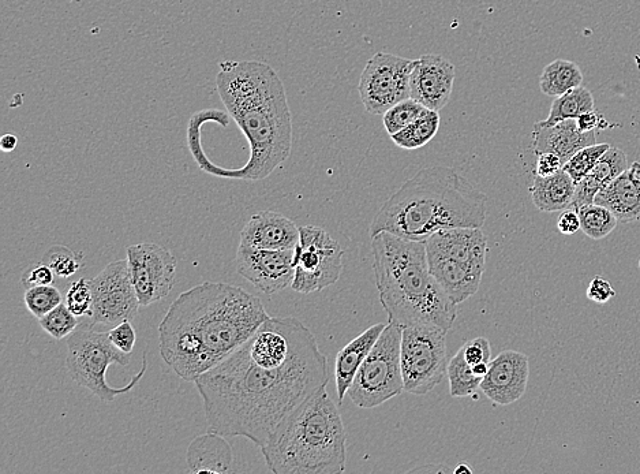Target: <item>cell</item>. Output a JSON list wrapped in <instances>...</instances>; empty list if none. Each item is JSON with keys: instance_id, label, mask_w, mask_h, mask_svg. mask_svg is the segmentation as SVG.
<instances>
[{"instance_id": "obj_26", "label": "cell", "mask_w": 640, "mask_h": 474, "mask_svg": "<svg viewBox=\"0 0 640 474\" xmlns=\"http://www.w3.org/2000/svg\"><path fill=\"white\" fill-rule=\"evenodd\" d=\"M583 73L575 62L556 59L545 67L540 77L541 92L546 96L559 97L571 89L582 87Z\"/></svg>"}, {"instance_id": "obj_17", "label": "cell", "mask_w": 640, "mask_h": 474, "mask_svg": "<svg viewBox=\"0 0 640 474\" xmlns=\"http://www.w3.org/2000/svg\"><path fill=\"white\" fill-rule=\"evenodd\" d=\"M428 255H439L484 270L488 237L482 227L440 230L425 241Z\"/></svg>"}, {"instance_id": "obj_22", "label": "cell", "mask_w": 640, "mask_h": 474, "mask_svg": "<svg viewBox=\"0 0 640 474\" xmlns=\"http://www.w3.org/2000/svg\"><path fill=\"white\" fill-rule=\"evenodd\" d=\"M385 327H387L385 323L374 324L339 350L335 361V382L339 405H342L359 368L368 357L370 350L376 345L378 338L383 334Z\"/></svg>"}, {"instance_id": "obj_27", "label": "cell", "mask_w": 640, "mask_h": 474, "mask_svg": "<svg viewBox=\"0 0 640 474\" xmlns=\"http://www.w3.org/2000/svg\"><path fill=\"white\" fill-rule=\"evenodd\" d=\"M593 110H595L593 93L585 87H578L556 97L550 107L549 117L537 123L540 126H553L567 119L579 118L580 115Z\"/></svg>"}, {"instance_id": "obj_30", "label": "cell", "mask_w": 640, "mask_h": 474, "mask_svg": "<svg viewBox=\"0 0 640 474\" xmlns=\"http://www.w3.org/2000/svg\"><path fill=\"white\" fill-rule=\"evenodd\" d=\"M578 214L582 226L580 230L591 240H604L619 225V219L615 214L600 204L585 205L578 209Z\"/></svg>"}, {"instance_id": "obj_11", "label": "cell", "mask_w": 640, "mask_h": 474, "mask_svg": "<svg viewBox=\"0 0 640 474\" xmlns=\"http://www.w3.org/2000/svg\"><path fill=\"white\" fill-rule=\"evenodd\" d=\"M415 61L378 52L366 63L358 91L369 114L384 115L395 104L410 99V77Z\"/></svg>"}, {"instance_id": "obj_34", "label": "cell", "mask_w": 640, "mask_h": 474, "mask_svg": "<svg viewBox=\"0 0 640 474\" xmlns=\"http://www.w3.org/2000/svg\"><path fill=\"white\" fill-rule=\"evenodd\" d=\"M610 148L609 144H594L580 149L567 163L563 169L574 179L575 184H579L583 178L587 177L594 169L595 164L600 162L602 155Z\"/></svg>"}, {"instance_id": "obj_15", "label": "cell", "mask_w": 640, "mask_h": 474, "mask_svg": "<svg viewBox=\"0 0 640 474\" xmlns=\"http://www.w3.org/2000/svg\"><path fill=\"white\" fill-rule=\"evenodd\" d=\"M455 77V66L447 59L434 54L422 55L415 61L411 73V99L440 113L451 99Z\"/></svg>"}, {"instance_id": "obj_35", "label": "cell", "mask_w": 640, "mask_h": 474, "mask_svg": "<svg viewBox=\"0 0 640 474\" xmlns=\"http://www.w3.org/2000/svg\"><path fill=\"white\" fill-rule=\"evenodd\" d=\"M67 308L77 317H91L93 311L92 279L81 278L71 283L66 294Z\"/></svg>"}, {"instance_id": "obj_39", "label": "cell", "mask_w": 640, "mask_h": 474, "mask_svg": "<svg viewBox=\"0 0 640 474\" xmlns=\"http://www.w3.org/2000/svg\"><path fill=\"white\" fill-rule=\"evenodd\" d=\"M55 272L47 263L33 264L28 271L22 275L21 283L25 289L31 287L52 285L55 281Z\"/></svg>"}, {"instance_id": "obj_32", "label": "cell", "mask_w": 640, "mask_h": 474, "mask_svg": "<svg viewBox=\"0 0 640 474\" xmlns=\"http://www.w3.org/2000/svg\"><path fill=\"white\" fill-rule=\"evenodd\" d=\"M62 300L61 291L52 285L31 287V289H26L24 296L26 308L37 319L54 311L56 306L62 304Z\"/></svg>"}, {"instance_id": "obj_37", "label": "cell", "mask_w": 640, "mask_h": 474, "mask_svg": "<svg viewBox=\"0 0 640 474\" xmlns=\"http://www.w3.org/2000/svg\"><path fill=\"white\" fill-rule=\"evenodd\" d=\"M460 349H462L464 360L470 367L489 364L492 361V347L486 338H475L473 341L464 343Z\"/></svg>"}, {"instance_id": "obj_25", "label": "cell", "mask_w": 640, "mask_h": 474, "mask_svg": "<svg viewBox=\"0 0 640 474\" xmlns=\"http://www.w3.org/2000/svg\"><path fill=\"white\" fill-rule=\"evenodd\" d=\"M575 188L574 179L564 169L550 177L535 175L530 186L531 199L541 212H560L572 207Z\"/></svg>"}, {"instance_id": "obj_8", "label": "cell", "mask_w": 640, "mask_h": 474, "mask_svg": "<svg viewBox=\"0 0 640 474\" xmlns=\"http://www.w3.org/2000/svg\"><path fill=\"white\" fill-rule=\"evenodd\" d=\"M400 343L402 327L389 323L348 388V397L358 408H377L403 393Z\"/></svg>"}, {"instance_id": "obj_9", "label": "cell", "mask_w": 640, "mask_h": 474, "mask_svg": "<svg viewBox=\"0 0 640 474\" xmlns=\"http://www.w3.org/2000/svg\"><path fill=\"white\" fill-rule=\"evenodd\" d=\"M400 361L404 391L430 393L448 375L447 331L429 326L402 328Z\"/></svg>"}, {"instance_id": "obj_12", "label": "cell", "mask_w": 640, "mask_h": 474, "mask_svg": "<svg viewBox=\"0 0 640 474\" xmlns=\"http://www.w3.org/2000/svg\"><path fill=\"white\" fill-rule=\"evenodd\" d=\"M93 311L91 322L104 327L132 320L138 315L140 300L126 260L108 264L92 279Z\"/></svg>"}, {"instance_id": "obj_36", "label": "cell", "mask_w": 640, "mask_h": 474, "mask_svg": "<svg viewBox=\"0 0 640 474\" xmlns=\"http://www.w3.org/2000/svg\"><path fill=\"white\" fill-rule=\"evenodd\" d=\"M48 266L54 270L58 278H71L81 270V256H77L73 250L66 246H55L46 255Z\"/></svg>"}, {"instance_id": "obj_33", "label": "cell", "mask_w": 640, "mask_h": 474, "mask_svg": "<svg viewBox=\"0 0 640 474\" xmlns=\"http://www.w3.org/2000/svg\"><path fill=\"white\" fill-rule=\"evenodd\" d=\"M78 317L67 308L66 304L56 306L54 311L39 319L40 327L56 341L69 338L76 328L80 326Z\"/></svg>"}, {"instance_id": "obj_7", "label": "cell", "mask_w": 640, "mask_h": 474, "mask_svg": "<svg viewBox=\"0 0 640 474\" xmlns=\"http://www.w3.org/2000/svg\"><path fill=\"white\" fill-rule=\"evenodd\" d=\"M132 354L121 352L111 342L108 332H97L92 322L81 323L67 339L66 368L71 379L103 402L115 401L129 394L144 378L148 369L147 354L142 357L140 372L125 387L115 388L107 383V371L112 364L127 367Z\"/></svg>"}, {"instance_id": "obj_1", "label": "cell", "mask_w": 640, "mask_h": 474, "mask_svg": "<svg viewBox=\"0 0 640 474\" xmlns=\"http://www.w3.org/2000/svg\"><path fill=\"white\" fill-rule=\"evenodd\" d=\"M329 382L327 357L295 317H269L237 352L196 380L209 431L263 449L276 428Z\"/></svg>"}, {"instance_id": "obj_43", "label": "cell", "mask_w": 640, "mask_h": 474, "mask_svg": "<svg viewBox=\"0 0 640 474\" xmlns=\"http://www.w3.org/2000/svg\"><path fill=\"white\" fill-rule=\"evenodd\" d=\"M576 123H578L580 132L585 133L594 132V130L598 129L609 128V123L606 122L605 118L595 110L587 111V113L580 115L579 118H576Z\"/></svg>"}, {"instance_id": "obj_42", "label": "cell", "mask_w": 640, "mask_h": 474, "mask_svg": "<svg viewBox=\"0 0 640 474\" xmlns=\"http://www.w3.org/2000/svg\"><path fill=\"white\" fill-rule=\"evenodd\" d=\"M557 229L561 234L574 235L578 233L582 226H580V218L578 211L574 208L564 209L561 211L559 220H557Z\"/></svg>"}, {"instance_id": "obj_28", "label": "cell", "mask_w": 640, "mask_h": 474, "mask_svg": "<svg viewBox=\"0 0 640 474\" xmlns=\"http://www.w3.org/2000/svg\"><path fill=\"white\" fill-rule=\"evenodd\" d=\"M440 129V114L437 111L428 110L425 114L411 123L400 132L391 136L396 147L414 151L425 147L436 137Z\"/></svg>"}, {"instance_id": "obj_16", "label": "cell", "mask_w": 640, "mask_h": 474, "mask_svg": "<svg viewBox=\"0 0 640 474\" xmlns=\"http://www.w3.org/2000/svg\"><path fill=\"white\" fill-rule=\"evenodd\" d=\"M530 365L526 354L507 350L490 361L479 390L496 405H511L525 395Z\"/></svg>"}, {"instance_id": "obj_18", "label": "cell", "mask_w": 640, "mask_h": 474, "mask_svg": "<svg viewBox=\"0 0 640 474\" xmlns=\"http://www.w3.org/2000/svg\"><path fill=\"white\" fill-rule=\"evenodd\" d=\"M299 242V227L293 220L273 211L254 214L241 231L239 244L257 249H295Z\"/></svg>"}, {"instance_id": "obj_31", "label": "cell", "mask_w": 640, "mask_h": 474, "mask_svg": "<svg viewBox=\"0 0 640 474\" xmlns=\"http://www.w3.org/2000/svg\"><path fill=\"white\" fill-rule=\"evenodd\" d=\"M428 108L422 106L414 99H406L403 102L395 104L394 107L389 108L387 113L383 115L384 128L387 130L389 136L400 132L407 126L411 125L414 121H417L422 114H425Z\"/></svg>"}, {"instance_id": "obj_29", "label": "cell", "mask_w": 640, "mask_h": 474, "mask_svg": "<svg viewBox=\"0 0 640 474\" xmlns=\"http://www.w3.org/2000/svg\"><path fill=\"white\" fill-rule=\"evenodd\" d=\"M449 394L454 398H466L477 393L482 378L475 375L473 368L464 360L462 349L451 358L448 364Z\"/></svg>"}, {"instance_id": "obj_10", "label": "cell", "mask_w": 640, "mask_h": 474, "mask_svg": "<svg viewBox=\"0 0 640 474\" xmlns=\"http://www.w3.org/2000/svg\"><path fill=\"white\" fill-rule=\"evenodd\" d=\"M293 290L316 293L335 285L343 271V249L331 234L317 226L299 227L294 249Z\"/></svg>"}, {"instance_id": "obj_23", "label": "cell", "mask_w": 640, "mask_h": 474, "mask_svg": "<svg viewBox=\"0 0 640 474\" xmlns=\"http://www.w3.org/2000/svg\"><path fill=\"white\" fill-rule=\"evenodd\" d=\"M187 472L231 473L234 472V455L226 436L209 431L190 443L186 454Z\"/></svg>"}, {"instance_id": "obj_4", "label": "cell", "mask_w": 640, "mask_h": 474, "mask_svg": "<svg viewBox=\"0 0 640 474\" xmlns=\"http://www.w3.org/2000/svg\"><path fill=\"white\" fill-rule=\"evenodd\" d=\"M488 197L451 167L419 170L381 207L370 235L381 231L425 242L440 230L484 227Z\"/></svg>"}, {"instance_id": "obj_20", "label": "cell", "mask_w": 640, "mask_h": 474, "mask_svg": "<svg viewBox=\"0 0 640 474\" xmlns=\"http://www.w3.org/2000/svg\"><path fill=\"white\" fill-rule=\"evenodd\" d=\"M595 204L608 208L620 223L640 220V162H634L597 194Z\"/></svg>"}, {"instance_id": "obj_38", "label": "cell", "mask_w": 640, "mask_h": 474, "mask_svg": "<svg viewBox=\"0 0 640 474\" xmlns=\"http://www.w3.org/2000/svg\"><path fill=\"white\" fill-rule=\"evenodd\" d=\"M108 337L121 352L133 354L134 346H136L137 342V334L130 320L112 327V330L108 331Z\"/></svg>"}, {"instance_id": "obj_2", "label": "cell", "mask_w": 640, "mask_h": 474, "mask_svg": "<svg viewBox=\"0 0 640 474\" xmlns=\"http://www.w3.org/2000/svg\"><path fill=\"white\" fill-rule=\"evenodd\" d=\"M260 298L241 287L204 282L183 291L159 326L162 358L186 382L237 352L269 319Z\"/></svg>"}, {"instance_id": "obj_46", "label": "cell", "mask_w": 640, "mask_h": 474, "mask_svg": "<svg viewBox=\"0 0 640 474\" xmlns=\"http://www.w3.org/2000/svg\"><path fill=\"white\" fill-rule=\"evenodd\" d=\"M639 268H640V260H639Z\"/></svg>"}, {"instance_id": "obj_19", "label": "cell", "mask_w": 640, "mask_h": 474, "mask_svg": "<svg viewBox=\"0 0 640 474\" xmlns=\"http://www.w3.org/2000/svg\"><path fill=\"white\" fill-rule=\"evenodd\" d=\"M597 144V133L580 132L576 119L556 123L553 126H540L535 123L533 130V149L535 155L555 153L563 163L579 152L580 149Z\"/></svg>"}, {"instance_id": "obj_45", "label": "cell", "mask_w": 640, "mask_h": 474, "mask_svg": "<svg viewBox=\"0 0 640 474\" xmlns=\"http://www.w3.org/2000/svg\"><path fill=\"white\" fill-rule=\"evenodd\" d=\"M455 474H463V473H473V469L470 468L466 462H460L458 466H456L454 470Z\"/></svg>"}, {"instance_id": "obj_5", "label": "cell", "mask_w": 640, "mask_h": 474, "mask_svg": "<svg viewBox=\"0 0 640 474\" xmlns=\"http://www.w3.org/2000/svg\"><path fill=\"white\" fill-rule=\"evenodd\" d=\"M372 253L378 296L389 323L451 330L458 305L430 272L425 242L381 231L372 235Z\"/></svg>"}, {"instance_id": "obj_13", "label": "cell", "mask_w": 640, "mask_h": 474, "mask_svg": "<svg viewBox=\"0 0 640 474\" xmlns=\"http://www.w3.org/2000/svg\"><path fill=\"white\" fill-rule=\"evenodd\" d=\"M127 263L141 306H151L174 289L177 259L163 246L144 242L129 246Z\"/></svg>"}, {"instance_id": "obj_14", "label": "cell", "mask_w": 640, "mask_h": 474, "mask_svg": "<svg viewBox=\"0 0 640 474\" xmlns=\"http://www.w3.org/2000/svg\"><path fill=\"white\" fill-rule=\"evenodd\" d=\"M235 266L242 278L272 296L293 285L294 249H257L239 244Z\"/></svg>"}, {"instance_id": "obj_44", "label": "cell", "mask_w": 640, "mask_h": 474, "mask_svg": "<svg viewBox=\"0 0 640 474\" xmlns=\"http://www.w3.org/2000/svg\"><path fill=\"white\" fill-rule=\"evenodd\" d=\"M18 138L14 134H5L0 140V149L3 152H13L17 148Z\"/></svg>"}, {"instance_id": "obj_6", "label": "cell", "mask_w": 640, "mask_h": 474, "mask_svg": "<svg viewBox=\"0 0 640 474\" xmlns=\"http://www.w3.org/2000/svg\"><path fill=\"white\" fill-rule=\"evenodd\" d=\"M261 451L275 474L343 473L346 429L327 387L290 414Z\"/></svg>"}, {"instance_id": "obj_21", "label": "cell", "mask_w": 640, "mask_h": 474, "mask_svg": "<svg viewBox=\"0 0 640 474\" xmlns=\"http://www.w3.org/2000/svg\"><path fill=\"white\" fill-rule=\"evenodd\" d=\"M428 261L430 272L456 305L477 293L484 270L439 255H428Z\"/></svg>"}, {"instance_id": "obj_41", "label": "cell", "mask_w": 640, "mask_h": 474, "mask_svg": "<svg viewBox=\"0 0 640 474\" xmlns=\"http://www.w3.org/2000/svg\"><path fill=\"white\" fill-rule=\"evenodd\" d=\"M563 167V160L555 155V153H540V155H537L534 173L538 175V177H550V175L563 170Z\"/></svg>"}, {"instance_id": "obj_24", "label": "cell", "mask_w": 640, "mask_h": 474, "mask_svg": "<svg viewBox=\"0 0 640 474\" xmlns=\"http://www.w3.org/2000/svg\"><path fill=\"white\" fill-rule=\"evenodd\" d=\"M627 155L621 149L612 147L602 155L600 162L595 164L591 173L576 184L574 201L572 207L578 211L579 208L594 203L595 197L606 188L610 182L615 181L619 175L628 169Z\"/></svg>"}, {"instance_id": "obj_40", "label": "cell", "mask_w": 640, "mask_h": 474, "mask_svg": "<svg viewBox=\"0 0 640 474\" xmlns=\"http://www.w3.org/2000/svg\"><path fill=\"white\" fill-rule=\"evenodd\" d=\"M587 298L597 304H608L612 298L616 297V290L613 289L612 283L606 281L602 276H594L587 289Z\"/></svg>"}, {"instance_id": "obj_3", "label": "cell", "mask_w": 640, "mask_h": 474, "mask_svg": "<svg viewBox=\"0 0 640 474\" xmlns=\"http://www.w3.org/2000/svg\"><path fill=\"white\" fill-rule=\"evenodd\" d=\"M216 76L217 91L227 113L250 147L242 169H220L208 160L201 170L213 177L261 181L290 158L293 118L282 78L268 63L224 61Z\"/></svg>"}]
</instances>
